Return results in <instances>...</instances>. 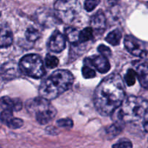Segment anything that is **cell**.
I'll return each mask as SVG.
<instances>
[{
    "label": "cell",
    "mask_w": 148,
    "mask_h": 148,
    "mask_svg": "<svg viewBox=\"0 0 148 148\" xmlns=\"http://www.w3.org/2000/svg\"><path fill=\"white\" fill-rule=\"evenodd\" d=\"M82 74L85 79H92V78L95 77L96 73L95 71L89 65H84L82 68Z\"/></svg>",
    "instance_id": "obj_23"
},
{
    "label": "cell",
    "mask_w": 148,
    "mask_h": 148,
    "mask_svg": "<svg viewBox=\"0 0 148 148\" xmlns=\"http://www.w3.org/2000/svg\"><path fill=\"white\" fill-rule=\"evenodd\" d=\"M124 123H120V122H115L113 125L108 128L107 133L112 136H116L122 132L124 128Z\"/></svg>",
    "instance_id": "obj_18"
},
{
    "label": "cell",
    "mask_w": 148,
    "mask_h": 148,
    "mask_svg": "<svg viewBox=\"0 0 148 148\" xmlns=\"http://www.w3.org/2000/svg\"><path fill=\"white\" fill-rule=\"evenodd\" d=\"M25 35L26 39L29 42H35L40 36L39 31L36 29L35 28H33V27H30V28H27Z\"/></svg>",
    "instance_id": "obj_20"
},
{
    "label": "cell",
    "mask_w": 148,
    "mask_h": 148,
    "mask_svg": "<svg viewBox=\"0 0 148 148\" xmlns=\"http://www.w3.org/2000/svg\"><path fill=\"white\" fill-rule=\"evenodd\" d=\"M84 64L96 68L101 73H106L110 68L108 58L102 55H94L84 60Z\"/></svg>",
    "instance_id": "obj_9"
},
{
    "label": "cell",
    "mask_w": 148,
    "mask_h": 148,
    "mask_svg": "<svg viewBox=\"0 0 148 148\" xmlns=\"http://www.w3.org/2000/svg\"><path fill=\"white\" fill-rule=\"evenodd\" d=\"M92 28L96 31H103L106 25V18L101 10L98 11L97 13L92 16L91 19Z\"/></svg>",
    "instance_id": "obj_15"
},
{
    "label": "cell",
    "mask_w": 148,
    "mask_h": 148,
    "mask_svg": "<svg viewBox=\"0 0 148 148\" xmlns=\"http://www.w3.org/2000/svg\"><path fill=\"white\" fill-rule=\"evenodd\" d=\"M136 68V76L141 86L148 89V63L145 62H135L134 63Z\"/></svg>",
    "instance_id": "obj_11"
},
{
    "label": "cell",
    "mask_w": 148,
    "mask_h": 148,
    "mask_svg": "<svg viewBox=\"0 0 148 148\" xmlns=\"http://www.w3.org/2000/svg\"><path fill=\"white\" fill-rule=\"evenodd\" d=\"M79 31L74 28H67L65 31V35L68 42L72 44L79 42Z\"/></svg>",
    "instance_id": "obj_17"
},
{
    "label": "cell",
    "mask_w": 148,
    "mask_h": 148,
    "mask_svg": "<svg viewBox=\"0 0 148 148\" xmlns=\"http://www.w3.org/2000/svg\"><path fill=\"white\" fill-rule=\"evenodd\" d=\"M12 42L13 35L10 28L7 25H0V47H8Z\"/></svg>",
    "instance_id": "obj_13"
},
{
    "label": "cell",
    "mask_w": 148,
    "mask_h": 148,
    "mask_svg": "<svg viewBox=\"0 0 148 148\" xmlns=\"http://www.w3.org/2000/svg\"><path fill=\"white\" fill-rule=\"evenodd\" d=\"M25 107L29 113L34 115L37 121L41 124H47L56 116L55 107L49 103V100L42 97L28 100Z\"/></svg>",
    "instance_id": "obj_4"
},
{
    "label": "cell",
    "mask_w": 148,
    "mask_h": 148,
    "mask_svg": "<svg viewBox=\"0 0 148 148\" xmlns=\"http://www.w3.org/2000/svg\"><path fill=\"white\" fill-rule=\"evenodd\" d=\"M0 108L3 110L19 111L22 109V102L20 99H11L9 97L0 98Z\"/></svg>",
    "instance_id": "obj_14"
},
{
    "label": "cell",
    "mask_w": 148,
    "mask_h": 148,
    "mask_svg": "<svg viewBox=\"0 0 148 148\" xmlns=\"http://www.w3.org/2000/svg\"><path fill=\"white\" fill-rule=\"evenodd\" d=\"M21 73L34 79H40L45 74V66L40 56L35 54L25 55L20 61Z\"/></svg>",
    "instance_id": "obj_6"
},
{
    "label": "cell",
    "mask_w": 148,
    "mask_h": 148,
    "mask_svg": "<svg viewBox=\"0 0 148 148\" xmlns=\"http://www.w3.org/2000/svg\"><path fill=\"white\" fill-rule=\"evenodd\" d=\"M48 48L53 52H60L66 46L65 38L60 31H55L50 36L48 42Z\"/></svg>",
    "instance_id": "obj_10"
},
{
    "label": "cell",
    "mask_w": 148,
    "mask_h": 148,
    "mask_svg": "<svg viewBox=\"0 0 148 148\" xmlns=\"http://www.w3.org/2000/svg\"><path fill=\"white\" fill-rule=\"evenodd\" d=\"M54 9L58 21L71 23L80 13L81 4L79 0H57Z\"/></svg>",
    "instance_id": "obj_5"
},
{
    "label": "cell",
    "mask_w": 148,
    "mask_h": 148,
    "mask_svg": "<svg viewBox=\"0 0 148 148\" xmlns=\"http://www.w3.org/2000/svg\"><path fill=\"white\" fill-rule=\"evenodd\" d=\"M12 111L10 110H4L0 114V119L5 124H8L11 119H13Z\"/></svg>",
    "instance_id": "obj_25"
},
{
    "label": "cell",
    "mask_w": 148,
    "mask_h": 148,
    "mask_svg": "<svg viewBox=\"0 0 148 148\" xmlns=\"http://www.w3.org/2000/svg\"><path fill=\"white\" fill-rule=\"evenodd\" d=\"M57 124L60 127L63 128H72L73 126V122L70 119H60L57 122Z\"/></svg>",
    "instance_id": "obj_28"
},
{
    "label": "cell",
    "mask_w": 148,
    "mask_h": 148,
    "mask_svg": "<svg viewBox=\"0 0 148 148\" xmlns=\"http://www.w3.org/2000/svg\"><path fill=\"white\" fill-rule=\"evenodd\" d=\"M98 51H99V52L102 55V56L105 57V58H108V57H110L111 55H112L110 49L104 45H100L98 47Z\"/></svg>",
    "instance_id": "obj_29"
},
{
    "label": "cell",
    "mask_w": 148,
    "mask_h": 148,
    "mask_svg": "<svg viewBox=\"0 0 148 148\" xmlns=\"http://www.w3.org/2000/svg\"><path fill=\"white\" fill-rule=\"evenodd\" d=\"M132 143L130 140L126 138L121 139L113 145V148H132Z\"/></svg>",
    "instance_id": "obj_24"
},
{
    "label": "cell",
    "mask_w": 148,
    "mask_h": 148,
    "mask_svg": "<svg viewBox=\"0 0 148 148\" xmlns=\"http://www.w3.org/2000/svg\"><path fill=\"white\" fill-rule=\"evenodd\" d=\"M100 3V0H86L84 2V8L87 12H91Z\"/></svg>",
    "instance_id": "obj_26"
},
{
    "label": "cell",
    "mask_w": 148,
    "mask_h": 148,
    "mask_svg": "<svg viewBox=\"0 0 148 148\" xmlns=\"http://www.w3.org/2000/svg\"><path fill=\"white\" fill-rule=\"evenodd\" d=\"M124 45L132 55L143 59L148 60V43L140 41L132 36L125 37Z\"/></svg>",
    "instance_id": "obj_7"
},
{
    "label": "cell",
    "mask_w": 148,
    "mask_h": 148,
    "mask_svg": "<svg viewBox=\"0 0 148 148\" xmlns=\"http://www.w3.org/2000/svg\"><path fill=\"white\" fill-rule=\"evenodd\" d=\"M21 73L19 64H17L15 61L7 62L0 67V77L4 80H13L19 77Z\"/></svg>",
    "instance_id": "obj_8"
},
{
    "label": "cell",
    "mask_w": 148,
    "mask_h": 148,
    "mask_svg": "<svg viewBox=\"0 0 148 148\" xmlns=\"http://www.w3.org/2000/svg\"><path fill=\"white\" fill-rule=\"evenodd\" d=\"M115 112L116 122L137 123L148 120V100L139 97L131 96L124 99L119 109Z\"/></svg>",
    "instance_id": "obj_2"
},
{
    "label": "cell",
    "mask_w": 148,
    "mask_h": 148,
    "mask_svg": "<svg viewBox=\"0 0 148 148\" xmlns=\"http://www.w3.org/2000/svg\"><path fill=\"white\" fill-rule=\"evenodd\" d=\"M121 37L122 34L121 31L119 30H114L107 36L105 40L113 46H117L120 44Z\"/></svg>",
    "instance_id": "obj_16"
},
{
    "label": "cell",
    "mask_w": 148,
    "mask_h": 148,
    "mask_svg": "<svg viewBox=\"0 0 148 148\" xmlns=\"http://www.w3.org/2000/svg\"><path fill=\"white\" fill-rule=\"evenodd\" d=\"M59 63V60L55 56L51 55L49 54L47 55L45 58V65L48 68H56Z\"/></svg>",
    "instance_id": "obj_22"
},
{
    "label": "cell",
    "mask_w": 148,
    "mask_h": 148,
    "mask_svg": "<svg viewBox=\"0 0 148 148\" xmlns=\"http://www.w3.org/2000/svg\"><path fill=\"white\" fill-rule=\"evenodd\" d=\"M37 19L39 23L45 26H51L56 23V21L58 20L55 13L46 9L39 10L37 12Z\"/></svg>",
    "instance_id": "obj_12"
},
{
    "label": "cell",
    "mask_w": 148,
    "mask_h": 148,
    "mask_svg": "<svg viewBox=\"0 0 148 148\" xmlns=\"http://www.w3.org/2000/svg\"><path fill=\"white\" fill-rule=\"evenodd\" d=\"M147 7H148V2H147Z\"/></svg>",
    "instance_id": "obj_32"
},
{
    "label": "cell",
    "mask_w": 148,
    "mask_h": 148,
    "mask_svg": "<svg viewBox=\"0 0 148 148\" xmlns=\"http://www.w3.org/2000/svg\"><path fill=\"white\" fill-rule=\"evenodd\" d=\"M74 78L67 70H58L42 82L39 93L42 97L52 100L71 88Z\"/></svg>",
    "instance_id": "obj_3"
},
{
    "label": "cell",
    "mask_w": 148,
    "mask_h": 148,
    "mask_svg": "<svg viewBox=\"0 0 148 148\" xmlns=\"http://www.w3.org/2000/svg\"><path fill=\"white\" fill-rule=\"evenodd\" d=\"M123 82L120 75L112 73L99 83L94 95V103L102 116L113 114L124 100Z\"/></svg>",
    "instance_id": "obj_1"
},
{
    "label": "cell",
    "mask_w": 148,
    "mask_h": 148,
    "mask_svg": "<svg viewBox=\"0 0 148 148\" xmlns=\"http://www.w3.org/2000/svg\"><path fill=\"white\" fill-rule=\"evenodd\" d=\"M93 38V30L92 28H86L79 33V42L84 43Z\"/></svg>",
    "instance_id": "obj_19"
},
{
    "label": "cell",
    "mask_w": 148,
    "mask_h": 148,
    "mask_svg": "<svg viewBox=\"0 0 148 148\" xmlns=\"http://www.w3.org/2000/svg\"><path fill=\"white\" fill-rule=\"evenodd\" d=\"M143 127H144V129H145V131L146 132H148V121H145L143 123Z\"/></svg>",
    "instance_id": "obj_31"
},
{
    "label": "cell",
    "mask_w": 148,
    "mask_h": 148,
    "mask_svg": "<svg viewBox=\"0 0 148 148\" xmlns=\"http://www.w3.org/2000/svg\"><path fill=\"white\" fill-rule=\"evenodd\" d=\"M119 1H120V0H108V3H109V5L113 6V5H116Z\"/></svg>",
    "instance_id": "obj_30"
},
{
    "label": "cell",
    "mask_w": 148,
    "mask_h": 148,
    "mask_svg": "<svg viewBox=\"0 0 148 148\" xmlns=\"http://www.w3.org/2000/svg\"><path fill=\"white\" fill-rule=\"evenodd\" d=\"M136 77H137V76H136V73L134 70H128L126 76H125V82H126V84L129 86H133L135 84V82H136Z\"/></svg>",
    "instance_id": "obj_21"
},
{
    "label": "cell",
    "mask_w": 148,
    "mask_h": 148,
    "mask_svg": "<svg viewBox=\"0 0 148 148\" xmlns=\"http://www.w3.org/2000/svg\"><path fill=\"white\" fill-rule=\"evenodd\" d=\"M7 125H8V127L10 128V129H19V128L22 127L23 126V120H21V119H20L13 118V119H11V120L10 121V122Z\"/></svg>",
    "instance_id": "obj_27"
}]
</instances>
